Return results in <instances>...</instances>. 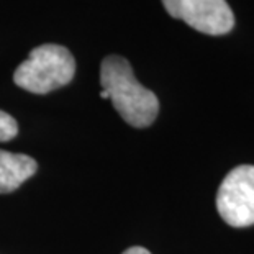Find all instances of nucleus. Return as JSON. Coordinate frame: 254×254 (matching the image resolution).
<instances>
[{"instance_id":"5","label":"nucleus","mask_w":254,"mask_h":254,"mask_svg":"<svg viewBox=\"0 0 254 254\" xmlns=\"http://www.w3.org/2000/svg\"><path fill=\"white\" fill-rule=\"evenodd\" d=\"M36 169V161L30 156L0 149V193L13 192L25 181H28Z\"/></svg>"},{"instance_id":"6","label":"nucleus","mask_w":254,"mask_h":254,"mask_svg":"<svg viewBox=\"0 0 254 254\" xmlns=\"http://www.w3.org/2000/svg\"><path fill=\"white\" fill-rule=\"evenodd\" d=\"M18 125L15 122V118L8 113L0 110V141H8L17 136Z\"/></svg>"},{"instance_id":"1","label":"nucleus","mask_w":254,"mask_h":254,"mask_svg":"<svg viewBox=\"0 0 254 254\" xmlns=\"http://www.w3.org/2000/svg\"><path fill=\"white\" fill-rule=\"evenodd\" d=\"M102 99H110L115 110L128 125L146 128L159 113V100L134 77L133 67L125 58L112 55L100 64Z\"/></svg>"},{"instance_id":"4","label":"nucleus","mask_w":254,"mask_h":254,"mask_svg":"<svg viewBox=\"0 0 254 254\" xmlns=\"http://www.w3.org/2000/svg\"><path fill=\"white\" fill-rule=\"evenodd\" d=\"M172 18L186 21L205 35H226L235 26V15L226 0H163Z\"/></svg>"},{"instance_id":"2","label":"nucleus","mask_w":254,"mask_h":254,"mask_svg":"<svg viewBox=\"0 0 254 254\" xmlns=\"http://www.w3.org/2000/svg\"><path fill=\"white\" fill-rule=\"evenodd\" d=\"M75 74L74 56L61 45H41L30 53L26 61L17 67L13 80L18 87L31 94H48L64 87Z\"/></svg>"},{"instance_id":"7","label":"nucleus","mask_w":254,"mask_h":254,"mask_svg":"<svg viewBox=\"0 0 254 254\" xmlns=\"http://www.w3.org/2000/svg\"><path fill=\"white\" fill-rule=\"evenodd\" d=\"M123 254H151V253L141 246H133V248H129V250H127Z\"/></svg>"},{"instance_id":"3","label":"nucleus","mask_w":254,"mask_h":254,"mask_svg":"<svg viewBox=\"0 0 254 254\" xmlns=\"http://www.w3.org/2000/svg\"><path fill=\"white\" fill-rule=\"evenodd\" d=\"M217 210L233 228L254 225V166L243 164L228 172L218 189Z\"/></svg>"}]
</instances>
